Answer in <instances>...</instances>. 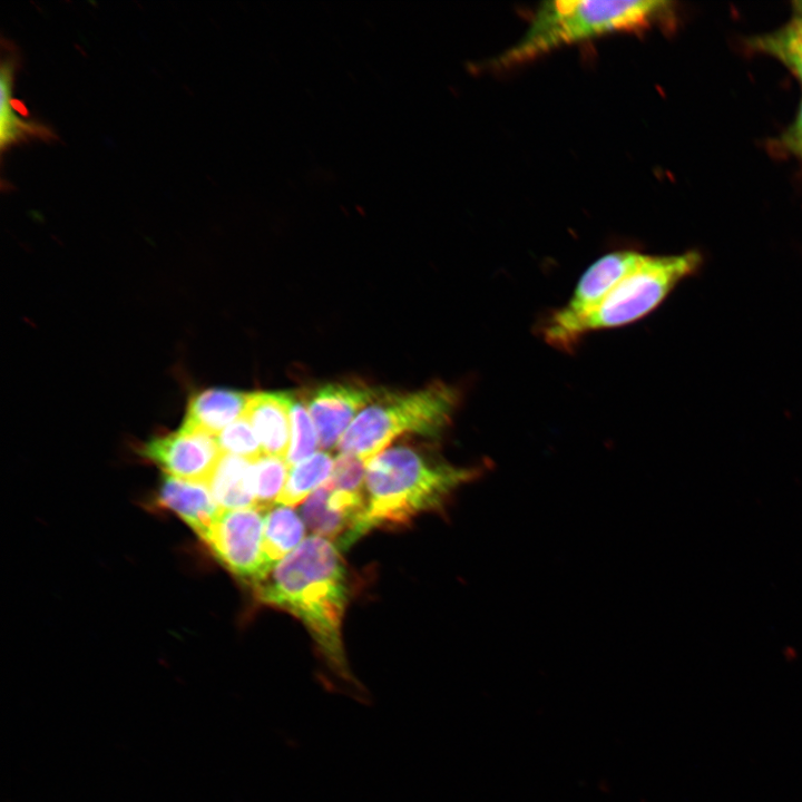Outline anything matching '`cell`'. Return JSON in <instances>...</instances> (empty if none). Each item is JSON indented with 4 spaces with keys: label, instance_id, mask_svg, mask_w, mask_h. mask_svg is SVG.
Returning a JSON list of instances; mask_svg holds the SVG:
<instances>
[{
    "label": "cell",
    "instance_id": "cell-7",
    "mask_svg": "<svg viewBox=\"0 0 802 802\" xmlns=\"http://www.w3.org/2000/svg\"><path fill=\"white\" fill-rule=\"evenodd\" d=\"M264 509L219 510L204 542L234 575L255 584L272 569L263 552Z\"/></svg>",
    "mask_w": 802,
    "mask_h": 802
},
{
    "label": "cell",
    "instance_id": "cell-20",
    "mask_svg": "<svg viewBox=\"0 0 802 802\" xmlns=\"http://www.w3.org/2000/svg\"><path fill=\"white\" fill-rule=\"evenodd\" d=\"M290 466L285 459L263 454L252 461L256 507L267 510L276 502L286 482Z\"/></svg>",
    "mask_w": 802,
    "mask_h": 802
},
{
    "label": "cell",
    "instance_id": "cell-8",
    "mask_svg": "<svg viewBox=\"0 0 802 802\" xmlns=\"http://www.w3.org/2000/svg\"><path fill=\"white\" fill-rule=\"evenodd\" d=\"M139 453L166 475L207 485L224 454L215 436L184 422L173 432L150 438Z\"/></svg>",
    "mask_w": 802,
    "mask_h": 802
},
{
    "label": "cell",
    "instance_id": "cell-12",
    "mask_svg": "<svg viewBox=\"0 0 802 802\" xmlns=\"http://www.w3.org/2000/svg\"><path fill=\"white\" fill-rule=\"evenodd\" d=\"M0 67V147L6 153L13 146L30 140L52 141L56 134L47 125L37 120H28L20 117L13 107V85L19 67V55L11 45H3Z\"/></svg>",
    "mask_w": 802,
    "mask_h": 802
},
{
    "label": "cell",
    "instance_id": "cell-23",
    "mask_svg": "<svg viewBox=\"0 0 802 802\" xmlns=\"http://www.w3.org/2000/svg\"><path fill=\"white\" fill-rule=\"evenodd\" d=\"M781 144L788 151L802 159V99L793 123L782 135Z\"/></svg>",
    "mask_w": 802,
    "mask_h": 802
},
{
    "label": "cell",
    "instance_id": "cell-24",
    "mask_svg": "<svg viewBox=\"0 0 802 802\" xmlns=\"http://www.w3.org/2000/svg\"><path fill=\"white\" fill-rule=\"evenodd\" d=\"M795 17L802 19V1H794L792 3Z\"/></svg>",
    "mask_w": 802,
    "mask_h": 802
},
{
    "label": "cell",
    "instance_id": "cell-14",
    "mask_svg": "<svg viewBox=\"0 0 802 802\" xmlns=\"http://www.w3.org/2000/svg\"><path fill=\"white\" fill-rule=\"evenodd\" d=\"M251 393L208 388L195 391L187 401L184 423L217 436L222 430L245 417Z\"/></svg>",
    "mask_w": 802,
    "mask_h": 802
},
{
    "label": "cell",
    "instance_id": "cell-16",
    "mask_svg": "<svg viewBox=\"0 0 802 802\" xmlns=\"http://www.w3.org/2000/svg\"><path fill=\"white\" fill-rule=\"evenodd\" d=\"M305 526L288 506H272L264 517L263 552L273 568L302 541Z\"/></svg>",
    "mask_w": 802,
    "mask_h": 802
},
{
    "label": "cell",
    "instance_id": "cell-21",
    "mask_svg": "<svg viewBox=\"0 0 802 802\" xmlns=\"http://www.w3.org/2000/svg\"><path fill=\"white\" fill-rule=\"evenodd\" d=\"M215 437L224 454L236 456L248 461H255L263 456L258 438L245 417L233 422Z\"/></svg>",
    "mask_w": 802,
    "mask_h": 802
},
{
    "label": "cell",
    "instance_id": "cell-18",
    "mask_svg": "<svg viewBox=\"0 0 802 802\" xmlns=\"http://www.w3.org/2000/svg\"><path fill=\"white\" fill-rule=\"evenodd\" d=\"M749 45L776 58L802 82V19L795 17L772 32L750 39Z\"/></svg>",
    "mask_w": 802,
    "mask_h": 802
},
{
    "label": "cell",
    "instance_id": "cell-22",
    "mask_svg": "<svg viewBox=\"0 0 802 802\" xmlns=\"http://www.w3.org/2000/svg\"><path fill=\"white\" fill-rule=\"evenodd\" d=\"M366 464L355 456L340 453L334 460L333 471L327 482L336 490L362 492Z\"/></svg>",
    "mask_w": 802,
    "mask_h": 802
},
{
    "label": "cell",
    "instance_id": "cell-1",
    "mask_svg": "<svg viewBox=\"0 0 802 802\" xmlns=\"http://www.w3.org/2000/svg\"><path fill=\"white\" fill-rule=\"evenodd\" d=\"M253 587L261 603L300 618L330 669L353 689H362L351 674L342 643L348 600L345 567L329 539L307 537Z\"/></svg>",
    "mask_w": 802,
    "mask_h": 802
},
{
    "label": "cell",
    "instance_id": "cell-9",
    "mask_svg": "<svg viewBox=\"0 0 802 802\" xmlns=\"http://www.w3.org/2000/svg\"><path fill=\"white\" fill-rule=\"evenodd\" d=\"M383 391L359 381L330 382L311 391L306 405L320 446L325 450L336 447L355 417Z\"/></svg>",
    "mask_w": 802,
    "mask_h": 802
},
{
    "label": "cell",
    "instance_id": "cell-5",
    "mask_svg": "<svg viewBox=\"0 0 802 802\" xmlns=\"http://www.w3.org/2000/svg\"><path fill=\"white\" fill-rule=\"evenodd\" d=\"M703 266L698 251L669 255L645 254L590 314L573 331V344L586 333L627 325L657 309L684 280Z\"/></svg>",
    "mask_w": 802,
    "mask_h": 802
},
{
    "label": "cell",
    "instance_id": "cell-19",
    "mask_svg": "<svg viewBox=\"0 0 802 802\" xmlns=\"http://www.w3.org/2000/svg\"><path fill=\"white\" fill-rule=\"evenodd\" d=\"M291 419V444L286 457L290 467L315 453L317 432L309 412L306 401L294 392H287Z\"/></svg>",
    "mask_w": 802,
    "mask_h": 802
},
{
    "label": "cell",
    "instance_id": "cell-13",
    "mask_svg": "<svg viewBox=\"0 0 802 802\" xmlns=\"http://www.w3.org/2000/svg\"><path fill=\"white\" fill-rule=\"evenodd\" d=\"M245 418L258 438L263 454L286 460L291 444L287 392L251 393Z\"/></svg>",
    "mask_w": 802,
    "mask_h": 802
},
{
    "label": "cell",
    "instance_id": "cell-2",
    "mask_svg": "<svg viewBox=\"0 0 802 802\" xmlns=\"http://www.w3.org/2000/svg\"><path fill=\"white\" fill-rule=\"evenodd\" d=\"M478 472L412 446L388 447L366 464L362 534L378 526L403 525L421 512L441 508Z\"/></svg>",
    "mask_w": 802,
    "mask_h": 802
},
{
    "label": "cell",
    "instance_id": "cell-17",
    "mask_svg": "<svg viewBox=\"0 0 802 802\" xmlns=\"http://www.w3.org/2000/svg\"><path fill=\"white\" fill-rule=\"evenodd\" d=\"M334 460L327 452H315L311 457L290 467L284 488L276 502L296 506L320 488L331 477Z\"/></svg>",
    "mask_w": 802,
    "mask_h": 802
},
{
    "label": "cell",
    "instance_id": "cell-10",
    "mask_svg": "<svg viewBox=\"0 0 802 802\" xmlns=\"http://www.w3.org/2000/svg\"><path fill=\"white\" fill-rule=\"evenodd\" d=\"M365 505L362 492L336 490L326 481L306 499L303 518L315 535L346 548L363 535Z\"/></svg>",
    "mask_w": 802,
    "mask_h": 802
},
{
    "label": "cell",
    "instance_id": "cell-3",
    "mask_svg": "<svg viewBox=\"0 0 802 802\" xmlns=\"http://www.w3.org/2000/svg\"><path fill=\"white\" fill-rule=\"evenodd\" d=\"M671 6L661 0L542 2L524 36L491 63L510 68L564 46L612 32L649 28L669 16Z\"/></svg>",
    "mask_w": 802,
    "mask_h": 802
},
{
    "label": "cell",
    "instance_id": "cell-11",
    "mask_svg": "<svg viewBox=\"0 0 802 802\" xmlns=\"http://www.w3.org/2000/svg\"><path fill=\"white\" fill-rule=\"evenodd\" d=\"M157 502L182 518L203 541L221 510L207 483L183 480L169 475L162 479Z\"/></svg>",
    "mask_w": 802,
    "mask_h": 802
},
{
    "label": "cell",
    "instance_id": "cell-6",
    "mask_svg": "<svg viewBox=\"0 0 802 802\" xmlns=\"http://www.w3.org/2000/svg\"><path fill=\"white\" fill-rule=\"evenodd\" d=\"M644 255L637 251H616L595 261L581 275L569 301L546 321L544 339L556 348H570L576 325L599 306Z\"/></svg>",
    "mask_w": 802,
    "mask_h": 802
},
{
    "label": "cell",
    "instance_id": "cell-4",
    "mask_svg": "<svg viewBox=\"0 0 802 802\" xmlns=\"http://www.w3.org/2000/svg\"><path fill=\"white\" fill-rule=\"evenodd\" d=\"M458 402L456 388L440 381L412 392L383 391L355 417L336 448L368 463L402 434L439 436Z\"/></svg>",
    "mask_w": 802,
    "mask_h": 802
},
{
    "label": "cell",
    "instance_id": "cell-15",
    "mask_svg": "<svg viewBox=\"0 0 802 802\" xmlns=\"http://www.w3.org/2000/svg\"><path fill=\"white\" fill-rule=\"evenodd\" d=\"M208 486L221 510L256 506L252 461L223 454Z\"/></svg>",
    "mask_w": 802,
    "mask_h": 802
}]
</instances>
